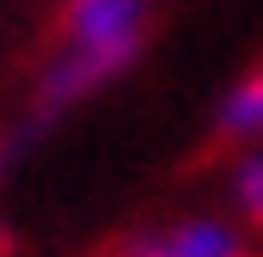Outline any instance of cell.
Masks as SVG:
<instances>
[{
	"instance_id": "obj_1",
	"label": "cell",
	"mask_w": 263,
	"mask_h": 257,
	"mask_svg": "<svg viewBox=\"0 0 263 257\" xmlns=\"http://www.w3.org/2000/svg\"><path fill=\"white\" fill-rule=\"evenodd\" d=\"M147 31H153V0H62L55 56L37 74L31 111H25L18 135L6 141V159H18L25 147H37L62 117H73V111H80L86 98H98L104 86H117V80L141 62Z\"/></svg>"
},
{
	"instance_id": "obj_2",
	"label": "cell",
	"mask_w": 263,
	"mask_h": 257,
	"mask_svg": "<svg viewBox=\"0 0 263 257\" xmlns=\"http://www.w3.org/2000/svg\"><path fill=\"white\" fill-rule=\"evenodd\" d=\"M110 257H257V239L227 208H178L129 227Z\"/></svg>"
},
{
	"instance_id": "obj_3",
	"label": "cell",
	"mask_w": 263,
	"mask_h": 257,
	"mask_svg": "<svg viewBox=\"0 0 263 257\" xmlns=\"http://www.w3.org/2000/svg\"><path fill=\"white\" fill-rule=\"evenodd\" d=\"M214 135L239 153V147H263V67L251 74H239L227 92H220V104H214Z\"/></svg>"
},
{
	"instance_id": "obj_4",
	"label": "cell",
	"mask_w": 263,
	"mask_h": 257,
	"mask_svg": "<svg viewBox=\"0 0 263 257\" xmlns=\"http://www.w3.org/2000/svg\"><path fill=\"white\" fill-rule=\"evenodd\" d=\"M220 190H227V214L257 239L263 233V147H239V153L227 159Z\"/></svg>"
},
{
	"instance_id": "obj_5",
	"label": "cell",
	"mask_w": 263,
	"mask_h": 257,
	"mask_svg": "<svg viewBox=\"0 0 263 257\" xmlns=\"http://www.w3.org/2000/svg\"><path fill=\"white\" fill-rule=\"evenodd\" d=\"M0 257H12V233L6 227H0Z\"/></svg>"
}]
</instances>
